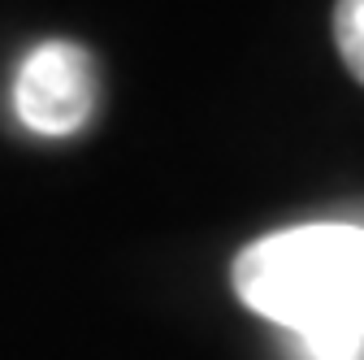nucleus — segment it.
<instances>
[{"mask_svg": "<svg viewBox=\"0 0 364 360\" xmlns=\"http://www.w3.org/2000/svg\"><path fill=\"white\" fill-rule=\"evenodd\" d=\"M239 300L295 339H364V231L316 221L264 235L235 256Z\"/></svg>", "mask_w": 364, "mask_h": 360, "instance_id": "1", "label": "nucleus"}, {"mask_svg": "<svg viewBox=\"0 0 364 360\" xmlns=\"http://www.w3.org/2000/svg\"><path fill=\"white\" fill-rule=\"evenodd\" d=\"M304 360H364V339L334 334V339H295Z\"/></svg>", "mask_w": 364, "mask_h": 360, "instance_id": "4", "label": "nucleus"}, {"mask_svg": "<svg viewBox=\"0 0 364 360\" xmlns=\"http://www.w3.org/2000/svg\"><path fill=\"white\" fill-rule=\"evenodd\" d=\"M100 105L96 57L74 39H43L22 57L14 78V113L26 130L61 139L82 130Z\"/></svg>", "mask_w": 364, "mask_h": 360, "instance_id": "2", "label": "nucleus"}, {"mask_svg": "<svg viewBox=\"0 0 364 360\" xmlns=\"http://www.w3.org/2000/svg\"><path fill=\"white\" fill-rule=\"evenodd\" d=\"M334 43L355 83H364V0H338L334 5Z\"/></svg>", "mask_w": 364, "mask_h": 360, "instance_id": "3", "label": "nucleus"}]
</instances>
